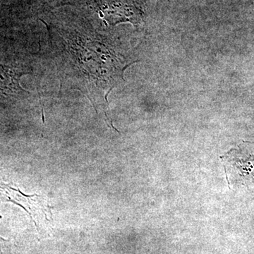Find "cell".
Listing matches in <instances>:
<instances>
[{
	"label": "cell",
	"mask_w": 254,
	"mask_h": 254,
	"mask_svg": "<svg viewBox=\"0 0 254 254\" xmlns=\"http://www.w3.org/2000/svg\"><path fill=\"white\" fill-rule=\"evenodd\" d=\"M68 43V53L78 68V77L81 76L90 83V96H96V89H105L102 83H105L110 91L114 83L118 81L119 78H123V70L113 68L118 62L116 57L103 44L96 41L83 43L84 46H82L81 41Z\"/></svg>",
	"instance_id": "6da1fadb"
},
{
	"label": "cell",
	"mask_w": 254,
	"mask_h": 254,
	"mask_svg": "<svg viewBox=\"0 0 254 254\" xmlns=\"http://www.w3.org/2000/svg\"><path fill=\"white\" fill-rule=\"evenodd\" d=\"M100 12L110 25L130 22L137 25L143 18V11L137 0H101Z\"/></svg>",
	"instance_id": "7a4b0ae2"
},
{
	"label": "cell",
	"mask_w": 254,
	"mask_h": 254,
	"mask_svg": "<svg viewBox=\"0 0 254 254\" xmlns=\"http://www.w3.org/2000/svg\"><path fill=\"white\" fill-rule=\"evenodd\" d=\"M20 74L0 64V94L9 95L21 90L18 83Z\"/></svg>",
	"instance_id": "3957f363"
}]
</instances>
